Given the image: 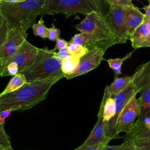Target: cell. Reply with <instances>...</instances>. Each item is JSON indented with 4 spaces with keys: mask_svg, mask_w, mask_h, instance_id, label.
<instances>
[{
    "mask_svg": "<svg viewBox=\"0 0 150 150\" xmlns=\"http://www.w3.org/2000/svg\"><path fill=\"white\" fill-rule=\"evenodd\" d=\"M64 77L63 73L32 83H26L17 90L0 97V112L11 109L23 111L46 99L51 87Z\"/></svg>",
    "mask_w": 150,
    "mask_h": 150,
    "instance_id": "6da1fadb",
    "label": "cell"
},
{
    "mask_svg": "<svg viewBox=\"0 0 150 150\" xmlns=\"http://www.w3.org/2000/svg\"><path fill=\"white\" fill-rule=\"evenodd\" d=\"M45 2L46 0H26L14 4L0 2V12L9 29L26 32L36 23Z\"/></svg>",
    "mask_w": 150,
    "mask_h": 150,
    "instance_id": "7a4b0ae2",
    "label": "cell"
},
{
    "mask_svg": "<svg viewBox=\"0 0 150 150\" xmlns=\"http://www.w3.org/2000/svg\"><path fill=\"white\" fill-rule=\"evenodd\" d=\"M55 51L47 49L38 48V53L33 63L21 72L27 83L40 81L59 76L62 72V60L53 56Z\"/></svg>",
    "mask_w": 150,
    "mask_h": 150,
    "instance_id": "3957f363",
    "label": "cell"
},
{
    "mask_svg": "<svg viewBox=\"0 0 150 150\" xmlns=\"http://www.w3.org/2000/svg\"><path fill=\"white\" fill-rule=\"evenodd\" d=\"M93 12L103 13L102 0H46L40 15L63 14L70 17L77 13L87 15Z\"/></svg>",
    "mask_w": 150,
    "mask_h": 150,
    "instance_id": "277c9868",
    "label": "cell"
},
{
    "mask_svg": "<svg viewBox=\"0 0 150 150\" xmlns=\"http://www.w3.org/2000/svg\"><path fill=\"white\" fill-rule=\"evenodd\" d=\"M75 28L80 33L93 35L109 47L118 43L105 15L101 12H93L87 14L80 23L75 26Z\"/></svg>",
    "mask_w": 150,
    "mask_h": 150,
    "instance_id": "5b68a950",
    "label": "cell"
},
{
    "mask_svg": "<svg viewBox=\"0 0 150 150\" xmlns=\"http://www.w3.org/2000/svg\"><path fill=\"white\" fill-rule=\"evenodd\" d=\"M27 35L26 32L8 30L6 39L0 47V74L4 71L11 59L26 40Z\"/></svg>",
    "mask_w": 150,
    "mask_h": 150,
    "instance_id": "8992f818",
    "label": "cell"
},
{
    "mask_svg": "<svg viewBox=\"0 0 150 150\" xmlns=\"http://www.w3.org/2000/svg\"><path fill=\"white\" fill-rule=\"evenodd\" d=\"M104 15L118 43H125L128 40L125 21V7L110 6L108 13Z\"/></svg>",
    "mask_w": 150,
    "mask_h": 150,
    "instance_id": "52a82bcc",
    "label": "cell"
},
{
    "mask_svg": "<svg viewBox=\"0 0 150 150\" xmlns=\"http://www.w3.org/2000/svg\"><path fill=\"white\" fill-rule=\"evenodd\" d=\"M105 52L99 47H94L90 49L86 54L80 58V62L76 69L72 73L64 76V77L70 80L88 73L97 68L103 60Z\"/></svg>",
    "mask_w": 150,
    "mask_h": 150,
    "instance_id": "ba28073f",
    "label": "cell"
},
{
    "mask_svg": "<svg viewBox=\"0 0 150 150\" xmlns=\"http://www.w3.org/2000/svg\"><path fill=\"white\" fill-rule=\"evenodd\" d=\"M140 111V100L132 97L121 112L117 122L116 135L121 132L127 133L138 117Z\"/></svg>",
    "mask_w": 150,
    "mask_h": 150,
    "instance_id": "9c48e42d",
    "label": "cell"
},
{
    "mask_svg": "<svg viewBox=\"0 0 150 150\" xmlns=\"http://www.w3.org/2000/svg\"><path fill=\"white\" fill-rule=\"evenodd\" d=\"M138 93V92L135 84L131 81L124 90L113 97L116 104V112L112 122L106 131L105 134L107 138L112 140L117 137V135H116L117 119L127 103L132 97L135 96Z\"/></svg>",
    "mask_w": 150,
    "mask_h": 150,
    "instance_id": "30bf717a",
    "label": "cell"
},
{
    "mask_svg": "<svg viewBox=\"0 0 150 150\" xmlns=\"http://www.w3.org/2000/svg\"><path fill=\"white\" fill-rule=\"evenodd\" d=\"M38 51V47H35L26 40L11 59L9 63H16L18 66L19 73H21L33 63Z\"/></svg>",
    "mask_w": 150,
    "mask_h": 150,
    "instance_id": "8fae6325",
    "label": "cell"
},
{
    "mask_svg": "<svg viewBox=\"0 0 150 150\" xmlns=\"http://www.w3.org/2000/svg\"><path fill=\"white\" fill-rule=\"evenodd\" d=\"M97 121L90 135L81 144V146H94L101 143H108L111 139L107 138L105 134V124L103 120L102 112L99 110L97 114Z\"/></svg>",
    "mask_w": 150,
    "mask_h": 150,
    "instance_id": "7c38bea8",
    "label": "cell"
},
{
    "mask_svg": "<svg viewBox=\"0 0 150 150\" xmlns=\"http://www.w3.org/2000/svg\"><path fill=\"white\" fill-rule=\"evenodd\" d=\"M145 15L135 5L125 7V21L128 40L135 29L143 23Z\"/></svg>",
    "mask_w": 150,
    "mask_h": 150,
    "instance_id": "4fadbf2b",
    "label": "cell"
},
{
    "mask_svg": "<svg viewBox=\"0 0 150 150\" xmlns=\"http://www.w3.org/2000/svg\"><path fill=\"white\" fill-rule=\"evenodd\" d=\"M132 77V82L135 84L138 93H140L149 85L150 60L139 66L135 71Z\"/></svg>",
    "mask_w": 150,
    "mask_h": 150,
    "instance_id": "5bb4252c",
    "label": "cell"
},
{
    "mask_svg": "<svg viewBox=\"0 0 150 150\" xmlns=\"http://www.w3.org/2000/svg\"><path fill=\"white\" fill-rule=\"evenodd\" d=\"M132 79V76L123 77H115L113 82L105 87L101 102L105 101L110 97H113L124 90L131 83Z\"/></svg>",
    "mask_w": 150,
    "mask_h": 150,
    "instance_id": "9a60e30c",
    "label": "cell"
},
{
    "mask_svg": "<svg viewBox=\"0 0 150 150\" xmlns=\"http://www.w3.org/2000/svg\"><path fill=\"white\" fill-rule=\"evenodd\" d=\"M102 112L103 120L105 124V132L112 122L116 112V104L113 97L107 98L105 101L101 102L100 108Z\"/></svg>",
    "mask_w": 150,
    "mask_h": 150,
    "instance_id": "2e32d148",
    "label": "cell"
},
{
    "mask_svg": "<svg viewBox=\"0 0 150 150\" xmlns=\"http://www.w3.org/2000/svg\"><path fill=\"white\" fill-rule=\"evenodd\" d=\"M149 32L146 25L144 22L142 23L135 29L129 39L131 42L132 47L134 49L139 48L140 45L146 39Z\"/></svg>",
    "mask_w": 150,
    "mask_h": 150,
    "instance_id": "e0dca14e",
    "label": "cell"
},
{
    "mask_svg": "<svg viewBox=\"0 0 150 150\" xmlns=\"http://www.w3.org/2000/svg\"><path fill=\"white\" fill-rule=\"evenodd\" d=\"M139 97L140 100V111L137 118H141L145 115L150 116V84L142 90Z\"/></svg>",
    "mask_w": 150,
    "mask_h": 150,
    "instance_id": "ac0fdd59",
    "label": "cell"
},
{
    "mask_svg": "<svg viewBox=\"0 0 150 150\" xmlns=\"http://www.w3.org/2000/svg\"><path fill=\"white\" fill-rule=\"evenodd\" d=\"M26 83L27 82L25 76L21 73H18L11 79L5 88L0 93V97L17 90Z\"/></svg>",
    "mask_w": 150,
    "mask_h": 150,
    "instance_id": "d6986e66",
    "label": "cell"
},
{
    "mask_svg": "<svg viewBox=\"0 0 150 150\" xmlns=\"http://www.w3.org/2000/svg\"><path fill=\"white\" fill-rule=\"evenodd\" d=\"M80 62V58L74 56H71L66 59L62 60L61 70L64 77L72 73L77 68Z\"/></svg>",
    "mask_w": 150,
    "mask_h": 150,
    "instance_id": "ffe728a7",
    "label": "cell"
},
{
    "mask_svg": "<svg viewBox=\"0 0 150 150\" xmlns=\"http://www.w3.org/2000/svg\"><path fill=\"white\" fill-rule=\"evenodd\" d=\"M133 52L128 53L125 56L123 57H117L115 59H108L107 60V62L108 63V64L109 67L114 70L115 74V77L117 76L120 75L121 74V67L124 61L128 59L129 58L131 57L132 53Z\"/></svg>",
    "mask_w": 150,
    "mask_h": 150,
    "instance_id": "44dd1931",
    "label": "cell"
},
{
    "mask_svg": "<svg viewBox=\"0 0 150 150\" xmlns=\"http://www.w3.org/2000/svg\"><path fill=\"white\" fill-rule=\"evenodd\" d=\"M66 49L70 55L74 56L79 58L83 56L89 51V49L84 46L74 44L70 42H68Z\"/></svg>",
    "mask_w": 150,
    "mask_h": 150,
    "instance_id": "7402d4cb",
    "label": "cell"
},
{
    "mask_svg": "<svg viewBox=\"0 0 150 150\" xmlns=\"http://www.w3.org/2000/svg\"><path fill=\"white\" fill-rule=\"evenodd\" d=\"M33 33L35 36H39L43 39L47 38L48 28H47L44 24V21L42 17L39 20L37 23H35L32 26Z\"/></svg>",
    "mask_w": 150,
    "mask_h": 150,
    "instance_id": "603a6c76",
    "label": "cell"
},
{
    "mask_svg": "<svg viewBox=\"0 0 150 150\" xmlns=\"http://www.w3.org/2000/svg\"><path fill=\"white\" fill-rule=\"evenodd\" d=\"M0 149L13 150L11 146V139L4 129V124L0 125Z\"/></svg>",
    "mask_w": 150,
    "mask_h": 150,
    "instance_id": "cb8c5ba5",
    "label": "cell"
},
{
    "mask_svg": "<svg viewBox=\"0 0 150 150\" xmlns=\"http://www.w3.org/2000/svg\"><path fill=\"white\" fill-rule=\"evenodd\" d=\"M103 150H137L135 143L131 141H124V142L118 145L110 146L107 145Z\"/></svg>",
    "mask_w": 150,
    "mask_h": 150,
    "instance_id": "d4e9b609",
    "label": "cell"
},
{
    "mask_svg": "<svg viewBox=\"0 0 150 150\" xmlns=\"http://www.w3.org/2000/svg\"><path fill=\"white\" fill-rule=\"evenodd\" d=\"M19 73V68L18 64L15 62L9 63L5 67L4 71L0 74L1 77L8 76H15Z\"/></svg>",
    "mask_w": 150,
    "mask_h": 150,
    "instance_id": "484cf974",
    "label": "cell"
},
{
    "mask_svg": "<svg viewBox=\"0 0 150 150\" xmlns=\"http://www.w3.org/2000/svg\"><path fill=\"white\" fill-rule=\"evenodd\" d=\"M109 6H120L122 7L132 6V0H104Z\"/></svg>",
    "mask_w": 150,
    "mask_h": 150,
    "instance_id": "4316f807",
    "label": "cell"
},
{
    "mask_svg": "<svg viewBox=\"0 0 150 150\" xmlns=\"http://www.w3.org/2000/svg\"><path fill=\"white\" fill-rule=\"evenodd\" d=\"M60 30L56 28L55 26L53 24L52 26L48 29L47 38L49 40L51 41H56L59 38H60Z\"/></svg>",
    "mask_w": 150,
    "mask_h": 150,
    "instance_id": "83f0119b",
    "label": "cell"
},
{
    "mask_svg": "<svg viewBox=\"0 0 150 150\" xmlns=\"http://www.w3.org/2000/svg\"><path fill=\"white\" fill-rule=\"evenodd\" d=\"M149 138H150V129L140 132L139 133L134 135L129 141H131V142H135L139 141L145 140Z\"/></svg>",
    "mask_w": 150,
    "mask_h": 150,
    "instance_id": "f1b7e54d",
    "label": "cell"
},
{
    "mask_svg": "<svg viewBox=\"0 0 150 150\" xmlns=\"http://www.w3.org/2000/svg\"><path fill=\"white\" fill-rule=\"evenodd\" d=\"M8 30L7 23L4 21V22L0 24V47L6 39Z\"/></svg>",
    "mask_w": 150,
    "mask_h": 150,
    "instance_id": "f546056e",
    "label": "cell"
},
{
    "mask_svg": "<svg viewBox=\"0 0 150 150\" xmlns=\"http://www.w3.org/2000/svg\"><path fill=\"white\" fill-rule=\"evenodd\" d=\"M134 143L137 150H150V138Z\"/></svg>",
    "mask_w": 150,
    "mask_h": 150,
    "instance_id": "4dcf8cb0",
    "label": "cell"
},
{
    "mask_svg": "<svg viewBox=\"0 0 150 150\" xmlns=\"http://www.w3.org/2000/svg\"><path fill=\"white\" fill-rule=\"evenodd\" d=\"M108 143L104 142L94 146H83L80 145L79 147L73 150H103L104 148L108 145Z\"/></svg>",
    "mask_w": 150,
    "mask_h": 150,
    "instance_id": "1f68e13d",
    "label": "cell"
},
{
    "mask_svg": "<svg viewBox=\"0 0 150 150\" xmlns=\"http://www.w3.org/2000/svg\"><path fill=\"white\" fill-rule=\"evenodd\" d=\"M71 55H70L67 51L66 48L61 49L59 50L57 52H54L53 53V56L57 59H59L60 60H64L68 59L70 57Z\"/></svg>",
    "mask_w": 150,
    "mask_h": 150,
    "instance_id": "d6a6232c",
    "label": "cell"
},
{
    "mask_svg": "<svg viewBox=\"0 0 150 150\" xmlns=\"http://www.w3.org/2000/svg\"><path fill=\"white\" fill-rule=\"evenodd\" d=\"M68 45V42L67 41H66L65 40L63 39H60L59 38L56 41V45L54 48L53 49V50L55 51L56 50H60L61 49L66 48L67 46Z\"/></svg>",
    "mask_w": 150,
    "mask_h": 150,
    "instance_id": "836d02e7",
    "label": "cell"
},
{
    "mask_svg": "<svg viewBox=\"0 0 150 150\" xmlns=\"http://www.w3.org/2000/svg\"><path fill=\"white\" fill-rule=\"evenodd\" d=\"M13 111L11 109H8V110H3V111H1L0 112V117L5 120L6 118H8L12 113Z\"/></svg>",
    "mask_w": 150,
    "mask_h": 150,
    "instance_id": "e575fe53",
    "label": "cell"
},
{
    "mask_svg": "<svg viewBox=\"0 0 150 150\" xmlns=\"http://www.w3.org/2000/svg\"><path fill=\"white\" fill-rule=\"evenodd\" d=\"M150 47V32L144 40V41L141 43L140 45V47Z\"/></svg>",
    "mask_w": 150,
    "mask_h": 150,
    "instance_id": "d590c367",
    "label": "cell"
},
{
    "mask_svg": "<svg viewBox=\"0 0 150 150\" xmlns=\"http://www.w3.org/2000/svg\"><path fill=\"white\" fill-rule=\"evenodd\" d=\"M143 9L145 11V16L150 17V2H149L148 5H146L143 8Z\"/></svg>",
    "mask_w": 150,
    "mask_h": 150,
    "instance_id": "8d00e7d4",
    "label": "cell"
},
{
    "mask_svg": "<svg viewBox=\"0 0 150 150\" xmlns=\"http://www.w3.org/2000/svg\"><path fill=\"white\" fill-rule=\"evenodd\" d=\"M143 22L146 25L147 28L150 32V17H146L144 16Z\"/></svg>",
    "mask_w": 150,
    "mask_h": 150,
    "instance_id": "74e56055",
    "label": "cell"
},
{
    "mask_svg": "<svg viewBox=\"0 0 150 150\" xmlns=\"http://www.w3.org/2000/svg\"><path fill=\"white\" fill-rule=\"evenodd\" d=\"M18 2H19V0H4L2 2H5L8 4H14Z\"/></svg>",
    "mask_w": 150,
    "mask_h": 150,
    "instance_id": "f35d334b",
    "label": "cell"
},
{
    "mask_svg": "<svg viewBox=\"0 0 150 150\" xmlns=\"http://www.w3.org/2000/svg\"><path fill=\"white\" fill-rule=\"evenodd\" d=\"M5 120L4 119L2 118L1 117H0V125H2V124H5Z\"/></svg>",
    "mask_w": 150,
    "mask_h": 150,
    "instance_id": "ab89813d",
    "label": "cell"
},
{
    "mask_svg": "<svg viewBox=\"0 0 150 150\" xmlns=\"http://www.w3.org/2000/svg\"><path fill=\"white\" fill-rule=\"evenodd\" d=\"M4 20L1 14V12H0V24H1V23L4 22Z\"/></svg>",
    "mask_w": 150,
    "mask_h": 150,
    "instance_id": "60d3db41",
    "label": "cell"
},
{
    "mask_svg": "<svg viewBox=\"0 0 150 150\" xmlns=\"http://www.w3.org/2000/svg\"><path fill=\"white\" fill-rule=\"evenodd\" d=\"M26 0H19V2H22V1H25Z\"/></svg>",
    "mask_w": 150,
    "mask_h": 150,
    "instance_id": "b9f144b4",
    "label": "cell"
},
{
    "mask_svg": "<svg viewBox=\"0 0 150 150\" xmlns=\"http://www.w3.org/2000/svg\"><path fill=\"white\" fill-rule=\"evenodd\" d=\"M4 0H0V2H3Z\"/></svg>",
    "mask_w": 150,
    "mask_h": 150,
    "instance_id": "7bdbcfd3",
    "label": "cell"
},
{
    "mask_svg": "<svg viewBox=\"0 0 150 150\" xmlns=\"http://www.w3.org/2000/svg\"><path fill=\"white\" fill-rule=\"evenodd\" d=\"M0 150H5V149H0Z\"/></svg>",
    "mask_w": 150,
    "mask_h": 150,
    "instance_id": "ee69618b",
    "label": "cell"
},
{
    "mask_svg": "<svg viewBox=\"0 0 150 150\" xmlns=\"http://www.w3.org/2000/svg\"><path fill=\"white\" fill-rule=\"evenodd\" d=\"M148 1H149V2H150V0H148Z\"/></svg>",
    "mask_w": 150,
    "mask_h": 150,
    "instance_id": "f6af8a7d",
    "label": "cell"
}]
</instances>
